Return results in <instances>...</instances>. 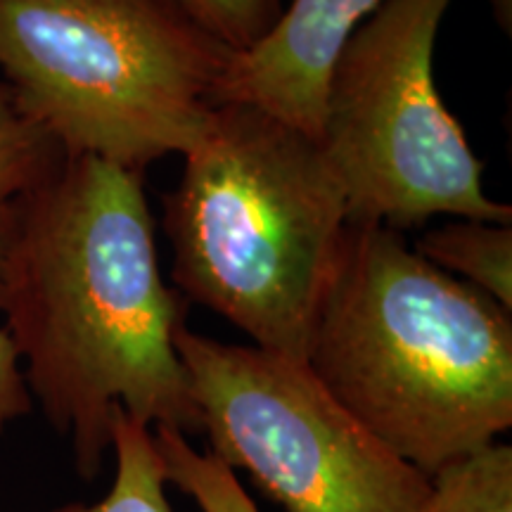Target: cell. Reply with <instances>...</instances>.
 <instances>
[{
	"mask_svg": "<svg viewBox=\"0 0 512 512\" xmlns=\"http://www.w3.org/2000/svg\"><path fill=\"white\" fill-rule=\"evenodd\" d=\"M0 313L29 392L83 479L112 451L114 411L200 434L176 354L185 299L166 287L140 171L64 157L0 256Z\"/></svg>",
	"mask_w": 512,
	"mask_h": 512,
	"instance_id": "obj_1",
	"label": "cell"
},
{
	"mask_svg": "<svg viewBox=\"0 0 512 512\" xmlns=\"http://www.w3.org/2000/svg\"><path fill=\"white\" fill-rule=\"evenodd\" d=\"M510 313L396 230L347 223L304 363L351 418L434 477L512 427Z\"/></svg>",
	"mask_w": 512,
	"mask_h": 512,
	"instance_id": "obj_2",
	"label": "cell"
},
{
	"mask_svg": "<svg viewBox=\"0 0 512 512\" xmlns=\"http://www.w3.org/2000/svg\"><path fill=\"white\" fill-rule=\"evenodd\" d=\"M183 159L166 200L181 297L254 347L304 363L349 223L323 147L264 110L226 102Z\"/></svg>",
	"mask_w": 512,
	"mask_h": 512,
	"instance_id": "obj_3",
	"label": "cell"
},
{
	"mask_svg": "<svg viewBox=\"0 0 512 512\" xmlns=\"http://www.w3.org/2000/svg\"><path fill=\"white\" fill-rule=\"evenodd\" d=\"M233 55L176 0H0V79L64 157L185 155Z\"/></svg>",
	"mask_w": 512,
	"mask_h": 512,
	"instance_id": "obj_4",
	"label": "cell"
},
{
	"mask_svg": "<svg viewBox=\"0 0 512 512\" xmlns=\"http://www.w3.org/2000/svg\"><path fill=\"white\" fill-rule=\"evenodd\" d=\"M451 0H382L328 79L318 143L342 183L349 223L403 228L432 216L512 226L491 200L463 128L434 81Z\"/></svg>",
	"mask_w": 512,
	"mask_h": 512,
	"instance_id": "obj_5",
	"label": "cell"
},
{
	"mask_svg": "<svg viewBox=\"0 0 512 512\" xmlns=\"http://www.w3.org/2000/svg\"><path fill=\"white\" fill-rule=\"evenodd\" d=\"M174 347L211 456L285 512H425L432 477L351 418L306 363L188 325Z\"/></svg>",
	"mask_w": 512,
	"mask_h": 512,
	"instance_id": "obj_6",
	"label": "cell"
},
{
	"mask_svg": "<svg viewBox=\"0 0 512 512\" xmlns=\"http://www.w3.org/2000/svg\"><path fill=\"white\" fill-rule=\"evenodd\" d=\"M382 0H287L273 29L230 60L219 105L240 102L320 138L339 53Z\"/></svg>",
	"mask_w": 512,
	"mask_h": 512,
	"instance_id": "obj_7",
	"label": "cell"
},
{
	"mask_svg": "<svg viewBox=\"0 0 512 512\" xmlns=\"http://www.w3.org/2000/svg\"><path fill=\"white\" fill-rule=\"evenodd\" d=\"M413 249L512 311V226L456 219L427 230Z\"/></svg>",
	"mask_w": 512,
	"mask_h": 512,
	"instance_id": "obj_8",
	"label": "cell"
},
{
	"mask_svg": "<svg viewBox=\"0 0 512 512\" xmlns=\"http://www.w3.org/2000/svg\"><path fill=\"white\" fill-rule=\"evenodd\" d=\"M62 150L17 107L0 79V256L34 192L53 176Z\"/></svg>",
	"mask_w": 512,
	"mask_h": 512,
	"instance_id": "obj_9",
	"label": "cell"
},
{
	"mask_svg": "<svg viewBox=\"0 0 512 512\" xmlns=\"http://www.w3.org/2000/svg\"><path fill=\"white\" fill-rule=\"evenodd\" d=\"M117 475L110 494L95 505L72 503L55 512H174L166 496V467L150 425L117 408L112 420Z\"/></svg>",
	"mask_w": 512,
	"mask_h": 512,
	"instance_id": "obj_10",
	"label": "cell"
},
{
	"mask_svg": "<svg viewBox=\"0 0 512 512\" xmlns=\"http://www.w3.org/2000/svg\"><path fill=\"white\" fill-rule=\"evenodd\" d=\"M425 512H512V448L494 441L439 470Z\"/></svg>",
	"mask_w": 512,
	"mask_h": 512,
	"instance_id": "obj_11",
	"label": "cell"
},
{
	"mask_svg": "<svg viewBox=\"0 0 512 512\" xmlns=\"http://www.w3.org/2000/svg\"><path fill=\"white\" fill-rule=\"evenodd\" d=\"M155 444L169 484L190 496L202 512H259L238 475L211 453L197 451L185 434L155 427Z\"/></svg>",
	"mask_w": 512,
	"mask_h": 512,
	"instance_id": "obj_12",
	"label": "cell"
},
{
	"mask_svg": "<svg viewBox=\"0 0 512 512\" xmlns=\"http://www.w3.org/2000/svg\"><path fill=\"white\" fill-rule=\"evenodd\" d=\"M176 3L209 34L240 53L252 48L273 29V24L283 15L287 0H176Z\"/></svg>",
	"mask_w": 512,
	"mask_h": 512,
	"instance_id": "obj_13",
	"label": "cell"
},
{
	"mask_svg": "<svg viewBox=\"0 0 512 512\" xmlns=\"http://www.w3.org/2000/svg\"><path fill=\"white\" fill-rule=\"evenodd\" d=\"M19 351L8 335V330L0 328V432L12 420L22 418L31 411V392L27 377L19 368Z\"/></svg>",
	"mask_w": 512,
	"mask_h": 512,
	"instance_id": "obj_14",
	"label": "cell"
},
{
	"mask_svg": "<svg viewBox=\"0 0 512 512\" xmlns=\"http://www.w3.org/2000/svg\"><path fill=\"white\" fill-rule=\"evenodd\" d=\"M491 8H494L498 22L505 31H510V10H512V0H489Z\"/></svg>",
	"mask_w": 512,
	"mask_h": 512,
	"instance_id": "obj_15",
	"label": "cell"
}]
</instances>
